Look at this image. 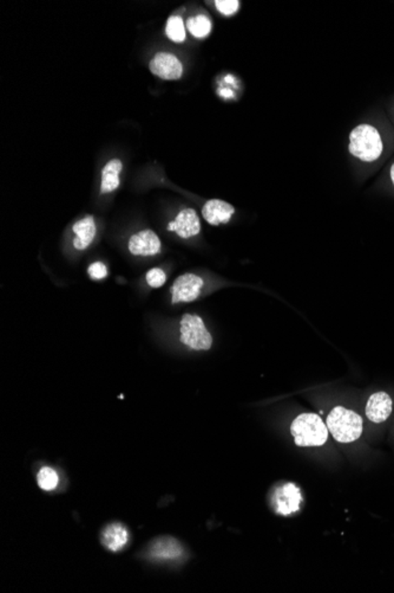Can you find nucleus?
<instances>
[{
	"instance_id": "obj_2",
	"label": "nucleus",
	"mask_w": 394,
	"mask_h": 593,
	"mask_svg": "<svg viewBox=\"0 0 394 593\" xmlns=\"http://www.w3.org/2000/svg\"><path fill=\"white\" fill-rule=\"evenodd\" d=\"M297 447H321L329 440V428L320 416L302 413L297 416L291 426Z\"/></svg>"
},
{
	"instance_id": "obj_4",
	"label": "nucleus",
	"mask_w": 394,
	"mask_h": 593,
	"mask_svg": "<svg viewBox=\"0 0 394 593\" xmlns=\"http://www.w3.org/2000/svg\"><path fill=\"white\" fill-rule=\"evenodd\" d=\"M180 340L194 351H208L213 345V336L196 314H184L180 322Z\"/></svg>"
},
{
	"instance_id": "obj_23",
	"label": "nucleus",
	"mask_w": 394,
	"mask_h": 593,
	"mask_svg": "<svg viewBox=\"0 0 394 593\" xmlns=\"http://www.w3.org/2000/svg\"><path fill=\"white\" fill-rule=\"evenodd\" d=\"M390 177H391L392 184L394 186V164L391 166V170H390Z\"/></svg>"
},
{
	"instance_id": "obj_12",
	"label": "nucleus",
	"mask_w": 394,
	"mask_h": 593,
	"mask_svg": "<svg viewBox=\"0 0 394 593\" xmlns=\"http://www.w3.org/2000/svg\"><path fill=\"white\" fill-rule=\"evenodd\" d=\"M73 232L76 234L73 239V248L78 252H83L89 248L97 232V227L95 223V218L92 216H87L83 220H78L73 224Z\"/></svg>"
},
{
	"instance_id": "obj_14",
	"label": "nucleus",
	"mask_w": 394,
	"mask_h": 593,
	"mask_svg": "<svg viewBox=\"0 0 394 593\" xmlns=\"http://www.w3.org/2000/svg\"><path fill=\"white\" fill-rule=\"evenodd\" d=\"M128 530L121 524L109 525L102 533V542L112 552L121 551L128 544Z\"/></svg>"
},
{
	"instance_id": "obj_7",
	"label": "nucleus",
	"mask_w": 394,
	"mask_h": 593,
	"mask_svg": "<svg viewBox=\"0 0 394 593\" xmlns=\"http://www.w3.org/2000/svg\"><path fill=\"white\" fill-rule=\"evenodd\" d=\"M301 496L300 489L293 483H286L277 488L273 495V503L277 513L281 515H291L300 510Z\"/></svg>"
},
{
	"instance_id": "obj_17",
	"label": "nucleus",
	"mask_w": 394,
	"mask_h": 593,
	"mask_svg": "<svg viewBox=\"0 0 394 593\" xmlns=\"http://www.w3.org/2000/svg\"><path fill=\"white\" fill-rule=\"evenodd\" d=\"M166 35L174 43H183L187 39L186 23L181 16H171L166 21Z\"/></svg>"
},
{
	"instance_id": "obj_15",
	"label": "nucleus",
	"mask_w": 394,
	"mask_h": 593,
	"mask_svg": "<svg viewBox=\"0 0 394 593\" xmlns=\"http://www.w3.org/2000/svg\"><path fill=\"white\" fill-rule=\"evenodd\" d=\"M123 170V164L119 159H112L104 166L102 171V182H100V193L114 192L119 187V175Z\"/></svg>"
},
{
	"instance_id": "obj_13",
	"label": "nucleus",
	"mask_w": 394,
	"mask_h": 593,
	"mask_svg": "<svg viewBox=\"0 0 394 593\" xmlns=\"http://www.w3.org/2000/svg\"><path fill=\"white\" fill-rule=\"evenodd\" d=\"M183 555L180 542L173 537H161L149 548V557L155 560H175Z\"/></svg>"
},
{
	"instance_id": "obj_10",
	"label": "nucleus",
	"mask_w": 394,
	"mask_h": 593,
	"mask_svg": "<svg viewBox=\"0 0 394 593\" xmlns=\"http://www.w3.org/2000/svg\"><path fill=\"white\" fill-rule=\"evenodd\" d=\"M235 213V207L221 199H211L202 207V217L209 225L227 224Z\"/></svg>"
},
{
	"instance_id": "obj_11",
	"label": "nucleus",
	"mask_w": 394,
	"mask_h": 593,
	"mask_svg": "<svg viewBox=\"0 0 394 593\" xmlns=\"http://www.w3.org/2000/svg\"><path fill=\"white\" fill-rule=\"evenodd\" d=\"M393 401L386 392H376L367 401L366 416L371 422L383 423L391 416Z\"/></svg>"
},
{
	"instance_id": "obj_5",
	"label": "nucleus",
	"mask_w": 394,
	"mask_h": 593,
	"mask_svg": "<svg viewBox=\"0 0 394 593\" xmlns=\"http://www.w3.org/2000/svg\"><path fill=\"white\" fill-rule=\"evenodd\" d=\"M203 279H201L200 276L195 275V274H183V275L179 276L173 286L170 288V293H171V304H186V302H193L196 300L197 297L200 296L202 288H203Z\"/></svg>"
},
{
	"instance_id": "obj_3",
	"label": "nucleus",
	"mask_w": 394,
	"mask_h": 593,
	"mask_svg": "<svg viewBox=\"0 0 394 593\" xmlns=\"http://www.w3.org/2000/svg\"><path fill=\"white\" fill-rule=\"evenodd\" d=\"M327 428L334 440L340 443H351L363 433V418L352 410L336 406L327 417Z\"/></svg>"
},
{
	"instance_id": "obj_1",
	"label": "nucleus",
	"mask_w": 394,
	"mask_h": 593,
	"mask_svg": "<svg viewBox=\"0 0 394 593\" xmlns=\"http://www.w3.org/2000/svg\"><path fill=\"white\" fill-rule=\"evenodd\" d=\"M349 153L363 163H374L380 158L384 150V143L380 133L367 123L354 127L349 133Z\"/></svg>"
},
{
	"instance_id": "obj_19",
	"label": "nucleus",
	"mask_w": 394,
	"mask_h": 593,
	"mask_svg": "<svg viewBox=\"0 0 394 593\" xmlns=\"http://www.w3.org/2000/svg\"><path fill=\"white\" fill-rule=\"evenodd\" d=\"M146 281L152 289H159L166 282V274L161 268H152L147 272Z\"/></svg>"
},
{
	"instance_id": "obj_16",
	"label": "nucleus",
	"mask_w": 394,
	"mask_h": 593,
	"mask_svg": "<svg viewBox=\"0 0 394 593\" xmlns=\"http://www.w3.org/2000/svg\"><path fill=\"white\" fill-rule=\"evenodd\" d=\"M187 30L191 32V35L197 39H203L208 36L211 35V29H213V23H211V18L208 17L207 14H196L193 17L188 18Z\"/></svg>"
},
{
	"instance_id": "obj_21",
	"label": "nucleus",
	"mask_w": 394,
	"mask_h": 593,
	"mask_svg": "<svg viewBox=\"0 0 394 593\" xmlns=\"http://www.w3.org/2000/svg\"><path fill=\"white\" fill-rule=\"evenodd\" d=\"M87 272H89L91 279H95V281H100V279H105L107 276V267L100 261L90 264V267L87 269Z\"/></svg>"
},
{
	"instance_id": "obj_6",
	"label": "nucleus",
	"mask_w": 394,
	"mask_h": 593,
	"mask_svg": "<svg viewBox=\"0 0 394 593\" xmlns=\"http://www.w3.org/2000/svg\"><path fill=\"white\" fill-rule=\"evenodd\" d=\"M149 69L155 76L166 81L180 80L183 75V64L169 53H156L149 63Z\"/></svg>"
},
{
	"instance_id": "obj_8",
	"label": "nucleus",
	"mask_w": 394,
	"mask_h": 593,
	"mask_svg": "<svg viewBox=\"0 0 394 593\" xmlns=\"http://www.w3.org/2000/svg\"><path fill=\"white\" fill-rule=\"evenodd\" d=\"M128 248L132 255L148 257L159 254L162 244L159 236L154 231L143 230L132 234L129 239Z\"/></svg>"
},
{
	"instance_id": "obj_20",
	"label": "nucleus",
	"mask_w": 394,
	"mask_h": 593,
	"mask_svg": "<svg viewBox=\"0 0 394 593\" xmlns=\"http://www.w3.org/2000/svg\"><path fill=\"white\" fill-rule=\"evenodd\" d=\"M215 7L218 9L220 14L229 17V16H233L239 11L240 1H238V0H216Z\"/></svg>"
},
{
	"instance_id": "obj_22",
	"label": "nucleus",
	"mask_w": 394,
	"mask_h": 593,
	"mask_svg": "<svg viewBox=\"0 0 394 593\" xmlns=\"http://www.w3.org/2000/svg\"><path fill=\"white\" fill-rule=\"evenodd\" d=\"M218 94H220V96L225 98H234V93H233L230 89H223V88H221V89L218 91Z\"/></svg>"
},
{
	"instance_id": "obj_9",
	"label": "nucleus",
	"mask_w": 394,
	"mask_h": 593,
	"mask_svg": "<svg viewBox=\"0 0 394 593\" xmlns=\"http://www.w3.org/2000/svg\"><path fill=\"white\" fill-rule=\"evenodd\" d=\"M168 230L176 232L183 239L195 237L201 232L200 217L194 209L182 210L175 220L170 222Z\"/></svg>"
},
{
	"instance_id": "obj_18",
	"label": "nucleus",
	"mask_w": 394,
	"mask_h": 593,
	"mask_svg": "<svg viewBox=\"0 0 394 593\" xmlns=\"http://www.w3.org/2000/svg\"><path fill=\"white\" fill-rule=\"evenodd\" d=\"M37 482L43 490H53L58 485V475L52 468L44 467L37 475Z\"/></svg>"
}]
</instances>
